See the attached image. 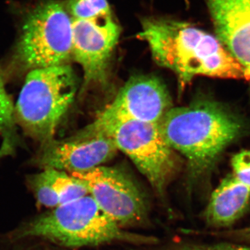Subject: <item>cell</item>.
I'll return each mask as SVG.
<instances>
[{"label": "cell", "mask_w": 250, "mask_h": 250, "mask_svg": "<svg viewBox=\"0 0 250 250\" xmlns=\"http://www.w3.org/2000/svg\"><path fill=\"white\" fill-rule=\"evenodd\" d=\"M172 108L170 93L160 79L138 75L129 79L95 121L76 136H90L125 122L159 124Z\"/></svg>", "instance_id": "52a82bcc"}, {"label": "cell", "mask_w": 250, "mask_h": 250, "mask_svg": "<svg viewBox=\"0 0 250 250\" xmlns=\"http://www.w3.org/2000/svg\"><path fill=\"white\" fill-rule=\"evenodd\" d=\"M217 37L250 82V0H205Z\"/></svg>", "instance_id": "8fae6325"}, {"label": "cell", "mask_w": 250, "mask_h": 250, "mask_svg": "<svg viewBox=\"0 0 250 250\" xmlns=\"http://www.w3.org/2000/svg\"><path fill=\"white\" fill-rule=\"evenodd\" d=\"M250 205V188L228 174L210 195L203 217L208 227L230 228L245 215Z\"/></svg>", "instance_id": "7c38bea8"}, {"label": "cell", "mask_w": 250, "mask_h": 250, "mask_svg": "<svg viewBox=\"0 0 250 250\" xmlns=\"http://www.w3.org/2000/svg\"><path fill=\"white\" fill-rule=\"evenodd\" d=\"M16 112L11 98L6 91L4 81L0 75V136L2 145L0 159L11 155L17 146Z\"/></svg>", "instance_id": "5bb4252c"}, {"label": "cell", "mask_w": 250, "mask_h": 250, "mask_svg": "<svg viewBox=\"0 0 250 250\" xmlns=\"http://www.w3.org/2000/svg\"><path fill=\"white\" fill-rule=\"evenodd\" d=\"M94 134L111 138L118 150L125 153L147 179L158 197L166 198L167 188L178 172L179 161L175 151L161 134L159 124L125 122Z\"/></svg>", "instance_id": "8992f818"}, {"label": "cell", "mask_w": 250, "mask_h": 250, "mask_svg": "<svg viewBox=\"0 0 250 250\" xmlns=\"http://www.w3.org/2000/svg\"><path fill=\"white\" fill-rule=\"evenodd\" d=\"M11 241L40 238L65 248L113 243L154 245L156 237L131 232L108 216L90 195L59 206L23 223L10 234Z\"/></svg>", "instance_id": "3957f363"}, {"label": "cell", "mask_w": 250, "mask_h": 250, "mask_svg": "<svg viewBox=\"0 0 250 250\" xmlns=\"http://www.w3.org/2000/svg\"><path fill=\"white\" fill-rule=\"evenodd\" d=\"M64 4L72 19L95 20L113 16L107 0H67Z\"/></svg>", "instance_id": "9a60e30c"}, {"label": "cell", "mask_w": 250, "mask_h": 250, "mask_svg": "<svg viewBox=\"0 0 250 250\" xmlns=\"http://www.w3.org/2000/svg\"><path fill=\"white\" fill-rule=\"evenodd\" d=\"M118 151L113 140L106 135L74 136L63 141L53 139L42 145L34 161L42 170L81 174L103 166Z\"/></svg>", "instance_id": "30bf717a"}, {"label": "cell", "mask_w": 250, "mask_h": 250, "mask_svg": "<svg viewBox=\"0 0 250 250\" xmlns=\"http://www.w3.org/2000/svg\"><path fill=\"white\" fill-rule=\"evenodd\" d=\"M72 59L82 67L85 85L104 83L121 27L113 16L72 19Z\"/></svg>", "instance_id": "9c48e42d"}, {"label": "cell", "mask_w": 250, "mask_h": 250, "mask_svg": "<svg viewBox=\"0 0 250 250\" xmlns=\"http://www.w3.org/2000/svg\"><path fill=\"white\" fill-rule=\"evenodd\" d=\"M77 90L76 74L69 64L30 70L15 106L18 124L42 145L49 142Z\"/></svg>", "instance_id": "277c9868"}, {"label": "cell", "mask_w": 250, "mask_h": 250, "mask_svg": "<svg viewBox=\"0 0 250 250\" xmlns=\"http://www.w3.org/2000/svg\"><path fill=\"white\" fill-rule=\"evenodd\" d=\"M159 126L167 144L187 159L188 191L209 172L242 129L236 117L210 102L172 107Z\"/></svg>", "instance_id": "7a4b0ae2"}, {"label": "cell", "mask_w": 250, "mask_h": 250, "mask_svg": "<svg viewBox=\"0 0 250 250\" xmlns=\"http://www.w3.org/2000/svg\"><path fill=\"white\" fill-rule=\"evenodd\" d=\"M231 164L233 175L241 183L250 188V151H242L235 154Z\"/></svg>", "instance_id": "2e32d148"}, {"label": "cell", "mask_w": 250, "mask_h": 250, "mask_svg": "<svg viewBox=\"0 0 250 250\" xmlns=\"http://www.w3.org/2000/svg\"><path fill=\"white\" fill-rule=\"evenodd\" d=\"M215 236L223 237L224 238L243 243V244H250V226L239 229L227 230V231H218L210 233Z\"/></svg>", "instance_id": "e0dca14e"}, {"label": "cell", "mask_w": 250, "mask_h": 250, "mask_svg": "<svg viewBox=\"0 0 250 250\" xmlns=\"http://www.w3.org/2000/svg\"><path fill=\"white\" fill-rule=\"evenodd\" d=\"M72 18L65 4L47 0L29 11L14 54L21 70L30 71L72 60Z\"/></svg>", "instance_id": "5b68a950"}, {"label": "cell", "mask_w": 250, "mask_h": 250, "mask_svg": "<svg viewBox=\"0 0 250 250\" xmlns=\"http://www.w3.org/2000/svg\"><path fill=\"white\" fill-rule=\"evenodd\" d=\"M28 185L38 205L50 209L89 195L82 179L54 169H45L31 176Z\"/></svg>", "instance_id": "4fadbf2b"}, {"label": "cell", "mask_w": 250, "mask_h": 250, "mask_svg": "<svg viewBox=\"0 0 250 250\" xmlns=\"http://www.w3.org/2000/svg\"><path fill=\"white\" fill-rule=\"evenodd\" d=\"M139 37L153 59L177 75L182 88L197 76L245 79L248 75L218 37L189 23L166 18H144Z\"/></svg>", "instance_id": "6da1fadb"}, {"label": "cell", "mask_w": 250, "mask_h": 250, "mask_svg": "<svg viewBox=\"0 0 250 250\" xmlns=\"http://www.w3.org/2000/svg\"><path fill=\"white\" fill-rule=\"evenodd\" d=\"M85 182L100 208L123 228L146 223L149 205L143 189L121 169L101 166L84 173L72 174Z\"/></svg>", "instance_id": "ba28073f"}]
</instances>
